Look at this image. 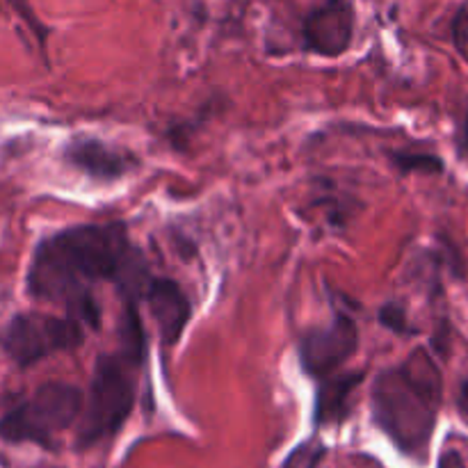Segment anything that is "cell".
Masks as SVG:
<instances>
[{
  "instance_id": "cell-1",
  "label": "cell",
  "mask_w": 468,
  "mask_h": 468,
  "mask_svg": "<svg viewBox=\"0 0 468 468\" xmlns=\"http://www.w3.org/2000/svg\"><path fill=\"white\" fill-rule=\"evenodd\" d=\"M149 279L144 259L131 245L122 222L80 224L37 245L27 270V295L64 304L80 324L99 327V306L91 297L94 283H117L123 302H137Z\"/></svg>"
},
{
  "instance_id": "cell-2",
  "label": "cell",
  "mask_w": 468,
  "mask_h": 468,
  "mask_svg": "<svg viewBox=\"0 0 468 468\" xmlns=\"http://www.w3.org/2000/svg\"><path fill=\"white\" fill-rule=\"evenodd\" d=\"M441 402V366L425 347H416L402 364L382 370L370 388L375 425L416 464L430 460Z\"/></svg>"
},
{
  "instance_id": "cell-3",
  "label": "cell",
  "mask_w": 468,
  "mask_h": 468,
  "mask_svg": "<svg viewBox=\"0 0 468 468\" xmlns=\"http://www.w3.org/2000/svg\"><path fill=\"white\" fill-rule=\"evenodd\" d=\"M131 366L137 364L122 352L99 356L87 402H82L78 448L96 446L123 428L135 405V379Z\"/></svg>"
},
{
  "instance_id": "cell-4",
  "label": "cell",
  "mask_w": 468,
  "mask_h": 468,
  "mask_svg": "<svg viewBox=\"0 0 468 468\" xmlns=\"http://www.w3.org/2000/svg\"><path fill=\"white\" fill-rule=\"evenodd\" d=\"M82 391L67 382L41 384L26 402L0 419V439L53 448L59 432L71 428L82 411Z\"/></svg>"
},
{
  "instance_id": "cell-5",
  "label": "cell",
  "mask_w": 468,
  "mask_h": 468,
  "mask_svg": "<svg viewBox=\"0 0 468 468\" xmlns=\"http://www.w3.org/2000/svg\"><path fill=\"white\" fill-rule=\"evenodd\" d=\"M82 341H85V329L71 315L59 318L41 311H27L9 320L0 346L18 368H30L46 356L76 350Z\"/></svg>"
},
{
  "instance_id": "cell-6",
  "label": "cell",
  "mask_w": 468,
  "mask_h": 468,
  "mask_svg": "<svg viewBox=\"0 0 468 468\" xmlns=\"http://www.w3.org/2000/svg\"><path fill=\"white\" fill-rule=\"evenodd\" d=\"M359 347V332L350 315H336L327 327H315L302 336L300 361L302 368L315 379H324L336 373Z\"/></svg>"
},
{
  "instance_id": "cell-7",
  "label": "cell",
  "mask_w": 468,
  "mask_h": 468,
  "mask_svg": "<svg viewBox=\"0 0 468 468\" xmlns=\"http://www.w3.org/2000/svg\"><path fill=\"white\" fill-rule=\"evenodd\" d=\"M304 46L323 58H338L347 53L355 39V12L347 0H327L324 5L306 14Z\"/></svg>"
},
{
  "instance_id": "cell-8",
  "label": "cell",
  "mask_w": 468,
  "mask_h": 468,
  "mask_svg": "<svg viewBox=\"0 0 468 468\" xmlns=\"http://www.w3.org/2000/svg\"><path fill=\"white\" fill-rule=\"evenodd\" d=\"M142 297L146 300L163 346H176L192 318V304L186 291L174 279L160 277L146 282Z\"/></svg>"
},
{
  "instance_id": "cell-9",
  "label": "cell",
  "mask_w": 468,
  "mask_h": 468,
  "mask_svg": "<svg viewBox=\"0 0 468 468\" xmlns=\"http://www.w3.org/2000/svg\"><path fill=\"white\" fill-rule=\"evenodd\" d=\"M64 160L78 172L101 181L122 178L133 167V160L119 151L110 149L99 140H76L64 149Z\"/></svg>"
},
{
  "instance_id": "cell-10",
  "label": "cell",
  "mask_w": 468,
  "mask_h": 468,
  "mask_svg": "<svg viewBox=\"0 0 468 468\" xmlns=\"http://www.w3.org/2000/svg\"><path fill=\"white\" fill-rule=\"evenodd\" d=\"M364 373H346L338 378H324L320 379L323 387L318 391V400H315V420L320 425L341 423L347 419L350 411V400L355 388L359 387Z\"/></svg>"
},
{
  "instance_id": "cell-11",
  "label": "cell",
  "mask_w": 468,
  "mask_h": 468,
  "mask_svg": "<svg viewBox=\"0 0 468 468\" xmlns=\"http://www.w3.org/2000/svg\"><path fill=\"white\" fill-rule=\"evenodd\" d=\"M393 165L400 169L402 174H443L446 172V163L441 155L428 154V151H398L391 154Z\"/></svg>"
},
{
  "instance_id": "cell-12",
  "label": "cell",
  "mask_w": 468,
  "mask_h": 468,
  "mask_svg": "<svg viewBox=\"0 0 468 468\" xmlns=\"http://www.w3.org/2000/svg\"><path fill=\"white\" fill-rule=\"evenodd\" d=\"M379 323L391 329L393 334H398V336H414L416 334L410 318H407V309L402 304H396V302H388L379 309Z\"/></svg>"
},
{
  "instance_id": "cell-13",
  "label": "cell",
  "mask_w": 468,
  "mask_h": 468,
  "mask_svg": "<svg viewBox=\"0 0 468 468\" xmlns=\"http://www.w3.org/2000/svg\"><path fill=\"white\" fill-rule=\"evenodd\" d=\"M451 30H452V44H455L457 53L468 58V5H462V7L457 9Z\"/></svg>"
},
{
  "instance_id": "cell-14",
  "label": "cell",
  "mask_w": 468,
  "mask_h": 468,
  "mask_svg": "<svg viewBox=\"0 0 468 468\" xmlns=\"http://www.w3.org/2000/svg\"><path fill=\"white\" fill-rule=\"evenodd\" d=\"M457 155L468 165V105L460 119V126H457Z\"/></svg>"
},
{
  "instance_id": "cell-15",
  "label": "cell",
  "mask_w": 468,
  "mask_h": 468,
  "mask_svg": "<svg viewBox=\"0 0 468 468\" xmlns=\"http://www.w3.org/2000/svg\"><path fill=\"white\" fill-rule=\"evenodd\" d=\"M437 468H468V464L464 457H462V452H457L455 448H446V451L439 455Z\"/></svg>"
},
{
  "instance_id": "cell-16",
  "label": "cell",
  "mask_w": 468,
  "mask_h": 468,
  "mask_svg": "<svg viewBox=\"0 0 468 468\" xmlns=\"http://www.w3.org/2000/svg\"><path fill=\"white\" fill-rule=\"evenodd\" d=\"M455 405H457V414H460V419L468 425V375H464V378H462Z\"/></svg>"
}]
</instances>
